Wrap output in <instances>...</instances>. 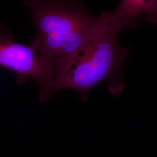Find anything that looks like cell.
Segmentation results:
<instances>
[{"label": "cell", "mask_w": 157, "mask_h": 157, "mask_svg": "<svg viewBox=\"0 0 157 157\" xmlns=\"http://www.w3.org/2000/svg\"><path fill=\"white\" fill-rule=\"evenodd\" d=\"M124 28L111 13L109 21L87 44L54 62L53 78L40 91V101H47L58 90L71 89L86 102L91 89L105 80L112 94H120L124 87L121 72L128 51L119 45L117 36Z\"/></svg>", "instance_id": "6da1fadb"}, {"label": "cell", "mask_w": 157, "mask_h": 157, "mask_svg": "<svg viewBox=\"0 0 157 157\" xmlns=\"http://www.w3.org/2000/svg\"><path fill=\"white\" fill-rule=\"evenodd\" d=\"M30 11L37 33L30 45L52 63L87 44L108 20V12L93 17L76 0H23Z\"/></svg>", "instance_id": "7a4b0ae2"}, {"label": "cell", "mask_w": 157, "mask_h": 157, "mask_svg": "<svg viewBox=\"0 0 157 157\" xmlns=\"http://www.w3.org/2000/svg\"><path fill=\"white\" fill-rule=\"evenodd\" d=\"M0 67L12 72L17 84L31 78L42 89L54 76V65L44 59L30 44L15 41L11 36L0 32Z\"/></svg>", "instance_id": "3957f363"}, {"label": "cell", "mask_w": 157, "mask_h": 157, "mask_svg": "<svg viewBox=\"0 0 157 157\" xmlns=\"http://www.w3.org/2000/svg\"><path fill=\"white\" fill-rule=\"evenodd\" d=\"M112 15L126 27L141 15L157 23V0H122Z\"/></svg>", "instance_id": "277c9868"}]
</instances>
